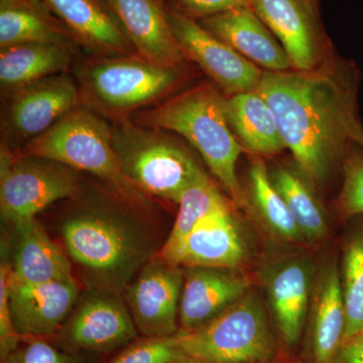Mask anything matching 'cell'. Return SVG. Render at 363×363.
Instances as JSON below:
<instances>
[{
  "label": "cell",
  "mask_w": 363,
  "mask_h": 363,
  "mask_svg": "<svg viewBox=\"0 0 363 363\" xmlns=\"http://www.w3.org/2000/svg\"><path fill=\"white\" fill-rule=\"evenodd\" d=\"M172 30L186 61L199 67L228 96L257 90L264 72L226 43L205 30L197 21L168 6Z\"/></svg>",
  "instance_id": "cell-10"
},
{
  "label": "cell",
  "mask_w": 363,
  "mask_h": 363,
  "mask_svg": "<svg viewBox=\"0 0 363 363\" xmlns=\"http://www.w3.org/2000/svg\"><path fill=\"white\" fill-rule=\"evenodd\" d=\"M315 2H317V4H319V0H314Z\"/></svg>",
  "instance_id": "cell-39"
},
{
  "label": "cell",
  "mask_w": 363,
  "mask_h": 363,
  "mask_svg": "<svg viewBox=\"0 0 363 363\" xmlns=\"http://www.w3.org/2000/svg\"><path fill=\"white\" fill-rule=\"evenodd\" d=\"M183 272L160 259H150L125 289L124 297L143 337L178 333Z\"/></svg>",
  "instance_id": "cell-12"
},
{
  "label": "cell",
  "mask_w": 363,
  "mask_h": 363,
  "mask_svg": "<svg viewBox=\"0 0 363 363\" xmlns=\"http://www.w3.org/2000/svg\"><path fill=\"white\" fill-rule=\"evenodd\" d=\"M168 6L178 13L199 21L245 4L241 0H168Z\"/></svg>",
  "instance_id": "cell-34"
},
{
  "label": "cell",
  "mask_w": 363,
  "mask_h": 363,
  "mask_svg": "<svg viewBox=\"0 0 363 363\" xmlns=\"http://www.w3.org/2000/svg\"><path fill=\"white\" fill-rule=\"evenodd\" d=\"M9 308L21 338H42L61 329L79 295L76 279L50 284H26L9 274Z\"/></svg>",
  "instance_id": "cell-15"
},
{
  "label": "cell",
  "mask_w": 363,
  "mask_h": 363,
  "mask_svg": "<svg viewBox=\"0 0 363 363\" xmlns=\"http://www.w3.org/2000/svg\"><path fill=\"white\" fill-rule=\"evenodd\" d=\"M257 90L274 112L286 149L312 185L323 183L335 162L344 164L363 135L353 66L266 71Z\"/></svg>",
  "instance_id": "cell-1"
},
{
  "label": "cell",
  "mask_w": 363,
  "mask_h": 363,
  "mask_svg": "<svg viewBox=\"0 0 363 363\" xmlns=\"http://www.w3.org/2000/svg\"><path fill=\"white\" fill-rule=\"evenodd\" d=\"M25 156L47 157L104 182L117 197L130 204L147 196L126 179L112 145L111 121L84 105L62 117L51 128L18 150Z\"/></svg>",
  "instance_id": "cell-5"
},
{
  "label": "cell",
  "mask_w": 363,
  "mask_h": 363,
  "mask_svg": "<svg viewBox=\"0 0 363 363\" xmlns=\"http://www.w3.org/2000/svg\"><path fill=\"white\" fill-rule=\"evenodd\" d=\"M343 184L339 206L346 216L363 215V150L357 145L342 166Z\"/></svg>",
  "instance_id": "cell-31"
},
{
  "label": "cell",
  "mask_w": 363,
  "mask_h": 363,
  "mask_svg": "<svg viewBox=\"0 0 363 363\" xmlns=\"http://www.w3.org/2000/svg\"><path fill=\"white\" fill-rule=\"evenodd\" d=\"M111 123L121 171L143 194L177 203L189 187L207 176L174 133L138 125L130 118Z\"/></svg>",
  "instance_id": "cell-6"
},
{
  "label": "cell",
  "mask_w": 363,
  "mask_h": 363,
  "mask_svg": "<svg viewBox=\"0 0 363 363\" xmlns=\"http://www.w3.org/2000/svg\"><path fill=\"white\" fill-rule=\"evenodd\" d=\"M247 247L230 202L207 215L166 260L175 267L233 269L242 264Z\"/></svg>",
  "instance_id": "cell-16"
},
{
  "label": "cell",
  "mask_w": 363,
  "mask_h": 363,
  "mask_svg": "<svg viewBox=\"0 0 363 363\" xmlns=\"http://www.w3.org/2000/svg\"><path fill=\"white\" fill-rule=\"evenodd\" d=\"M176 335V334H175ZM143 337L131 342L109 363H171L185 357L176 336Z\"/></svg>",
  "instance_id": "cell-30"
},
{
  "label": "cell",
  "mask_w": 363,
  "mask_h": 363,
  "mask_svg": "<svg viewBox=\"0 0 363 363\" xmlns=\"http://www.w3.org/2000/svg\"><path fill=\"white\" fill-rule=\"evenodd\" d=\"M357 145H359V147H362V149L363 150V135L359 138V140H358Z\"/></svg>",
  "instance_id": "cell-38"
},
{
  "label": "cell",
  "mask_w": 363,
  "mask_h": 363,
  "mask_svg": "<svg viewBox=\"0 0 363 363\" xmlns=\"http://www.w3.org/2000/svg\"><path fill=\"white\" fill-rule=\"evenodd\" d=\"M226 113L231 130L243 149L267 156L286 149L274 112L259 90L227 97Z\"/></svg>",
  "instance_id": "cell-24"
},
{
  "label": "cell",
  "mask_w": 363,
  "mask_h": 363,
  "mask_svg": "<svg viewBox=\"0 0 363 363\" xmlns=\"http://www.w3.org/2000/svg\"><path fill=\"white\" fill-rule=\"evenodd\" d=\"M242 1V4H245V6H250V4H252V0H241Z\"/></svg>",
  "instance_id": "cell-37"
},
{
  "label": "cell",
  "mask_w": 363,
  "mask_h": 363,
  "mask_svg": "<svg viewBox=\"0 0 363 363\" xmlns=\"http://www.w3.org/2000/svg\"><path fill=\"white\" fill-rule=\"evenodd\" d=\"M228 203L225 196L208 175L193 184L177 202L179 211L175 223L166 242L157 253V259L162 262L168 260L204 217Z\"/></svg>",
  "instance_id": "cell-26"
},
{
  "label": "cell",
  "mask_w": 363,
  "mask_h": 363,
  "mask_svg": "<svg viewBox=\"0 0 363 363\" xmlns=\"http://www.w3.org/2000/svg\"><path fill=\"white\" fill-rule=\"evenodd\" d=\"M1 116V145L18 152L81 104L72 73L58 74L9 93Z\"/></svg>",
  "instance_id": "cell-9"
},
{
  "label": "cell",
  "mask_w": 363,
  "mask_h": 363,
  "mask_svg": "<svg viewBox=\"0 0 363 363\" xmlns=\"http://www.w3.org/2000/svg\"><path fill=\"white\" fill-rule=\"evenodd\" d=\"M226 98L213 83L202 82L136 112L130 119L138 125L169 131L187 140L231 201L245 206L247 198L236 174V164L245 149L229 125Z\"/></svg>",
  "instance_id": "cell-3"
},
{
  "label": "cell",
  "mask_w": 363,
  "mask_h": 363,
  "mask_svg": "<svg viewBox=\"0 0 363 363\" xmlns=\"http://www.w3.org/2000/svg\"><path fill=\"white\" fill-rule=\"evenodd\" d=\"M26 43L76 44L45 0H0V49Z\"/></svg>",
  "instance_id": "cell-22"
},
{
  "label": "cell",
  "mask_w": 363,
  "mask_h": 363,
  "mask_svg": "<svg viewBox=\"0 0 363 363\" xmlns=\"http://www.w3.org/2000/svg\"><path fill=\"white\" fill-rule=\"evenodd\" d=\"M272 313L286 344L298 343L304 329L310 294L309 267L292 260L274 269L267 281Z\"/></svg>",
  "instance_id": "cell-23"
},
{
  "label": "cell",
  "mask_w": 363,
  "mask_h": 363,
  "mask_svg": "<svg viewBox=\"0 0 363 363\" xmlns=\"http://www.w3.org/2000/svg\"><path fill=\"white\" fill-rule=\"evenodd\" d=\"M171 363H205L201 362V360L196 359L194 357H188V355H185V357L179 358V359L175 360V362Z\"/></svg>",
  "instance_id": "cell-36"
},
{
  "label": "cell",
  "mask_w": 363,
  "mask_h": 363,
  "mask_svg": "<svg viewBox=\"0 0 363 363\" xmlns=\"http://www.w3.org/2000/svg\"><path fill=\"white\" fill-rule=\"evenodd\" d=\"M271 176L274 187L284 198L303 236L308 240H319L326 233L323 211L309 186L296 172L279 166Z\"/></svg>",
  "instance_id": "cell-27"
},
{
  "label": "cell",
  "mask_w": 363,
  "mask_h": 363,
  "mask_svg": "<svg viewBox=\"0 0 363 363\" xmlns=\"http://www.w3.org/2000/svg\"><path fill=\"white\" fill-rule=\"evenodd\" d=\"M76 44L26 43L0 49L2 96L58 74L71 73L79 60Z\"/></svg>",
  "instance_id": "cell-20"
},
{
  "label": "cell",
  "mask_w": 363,
  "mask_h": 363,
  "mask_svg": "<svg viewBox=\"0 0 363 363\" xmlns=\"http://www.w3.org/2000/svg\"><path fill=\"white\" fill-rule=\"evenodd\" d=\"M89 56L136 54L101 0H45ZM138 55V54H136Z\"/></svg>",
  "instance_id": "cell-19"
},
{
  "label": "cell",
  "mask_w": 363,
  "mask_h": 363,
  "mask_svg": "<svg viewBox=\"0 0 363 363\" xmlns=\"http://www.w3.org/2000/svg\"><path fill=\"white\" fill-rule=\"evenodd\" d=\"M16 252L11 264V278L26 284H50L74 281L70 262L52 242L37 218L13 226Z\"/></svg>",
  "instance_id": "cell-21"
},
{
  "label": "cell",
  "mask_w": 363,
  "mask_h": 363,
  "mask_svg": "<svg viewBox=\"0 0 363 363\" xmlns=\"http://www.w3.org/2000/svg\"><path fill=\"white\" fill-rule=\"evenodd\" d=\"M182 352L205 363H259L276 350L264 308L252 294L195 330L179 331Z\"/></svg>",
  "instance_id": "cell-7"
},
{
  "label": "cell",
  "mask_w": 363,
  "mask_h": 363,
  "mask_svg": "<svg viewBox=\"0 0 363 363\" xmlns=\"http://www.w3.org/2000/svg\"><path fill=\"white\" fill-rule=\"evenodd\" d=\"M138 56L174 66L186 59L172 30L168 0H101Z\"/></svg>",
  "instance_id": "cell-14"
},
{
  "label": "cell",
  "mask_w": 363,
  "mask_h": 363,
  "mask_svg": "<svg viewBox=\"0 0 363 363\" xmlns=\"http://www.w3.org/2000/svg\"><path fill=\"white\" fill-rule=\"evenodd\" d=\"M72 72L81 104L111 123L162 104L180 91L188 75L184 64L161 65L136 54L87 55Z\"/></svg>",
  "instance_id": "cell-4"
},
{
  "label": "cell",
  "mask_w": 363,
  "mask_h": 363,
  "mask_svg": "<svg viewBox=\"0 0 363 363\" xmlns=\"http://www.w3.org/2000/svg\"><path fill=\"white\" fill-rule=\"evenodd\" d=\"M250 286L247 278L231 269L191 267L182 289L181 331L195 330L219 316L242 298Z\"/></svg>",
  "instance_id": "cell-18"
},
{
  "label": "cell",
  "mask_w": 363,
  "mask_h": 363,
  "mask_svg": "<svg viewBox=\"0 0 363 363\" xmlns=\"http://www.w3.org/2000/svg\"><path fill=\"white\" fill-rule=\"evenodd\" d=\"M67 351L111 352L138 337V329L119 294L96 291L82 301L60 329Z\"/></svg>",
  "instance_id": "cell-11"
},
{
  "label": "cell",
  "mask_w": 363,
  "mask_h": 363,
  "mask_svg": "<svg viewBox=\"0 0 363 363\" xmlns=\"http://www.w3.org/2000/svg\"><path fill=\"white\" fill-rule=\"evenodd\" d=\"M250 9L278 39L294 70L310 72L321 65L327 40L314 0H252Z\"/></svg>",
  "instance_id": "cell-13"
},
{
  "label": "cell",
  "mask_w": 363,
  "mask_h": 363,
  "mask_svg": "<svg viewBox=\"0 0 363 363\" xmlns=\"http://www.w3.org/2000/svg\"><path fill=\"white\" fill-rule=\"evenodd\" d=\"M82 192L78 171L38 156H25L1 145L0 149V212L9 225L37 218L62 200Z\"/></svg>",
  "instance_id": "cell-8"
},
{
  "label": "cell",
  "mask_w": 363,
  "mask_h": 363,
  "mask_svg": "<svg viewBox=\"0 0 363 363\" xmlns=\"http://www.w3.org/2000/svg\"><path fill=\"white\" fill-rule=\"evenodd\" d=\"M81 201L62 223L67 250L95 291L121 294L150 260L149 235L106 197Z\"/></svg>",
  "instance_id": "cell-2"
},
{
  "label": "cell",
  "mask_w": 363,
  "mask_h": 363,
  "mask_svg": "<svg viewBox=\"0 0 363 363\" xmlns=\"http://www.w3.org/2000/svg\"><path fill=\"white\" fill-rule=\"evenodd\" d=\"M250 197L260 217L271 227L274 233L290 241L303 240L288 205L274 187L266 164L255 159L250 169Z\"/></svg>",
  "instance_id": "cell-28"
},
{
  "label": "cell",
  "mask_w": 363,
  "mask_h": 363,
  "mask_svg": "<svg viewBox=\"0 0 363 363\" xmlns=\"http://www.w3.org/2000/svg\"><path fill=\"white\" fill-rule=\"evenodd\" d=\"M1 363H90L84 355L60 350L40 338H25Z\"/></svg>",
  "instance_id": "cell-32"
},
{
  "label": "cell",
  "mask_w": 363,
  "mask_h": 363,
  "mask_svg": "<svg viewBox=\"0 0 363 363\" xmlns=\"http://www.w3.org/2000/svg\"><path fill=\"white\" fill-rule=\"evenodd\" d=\"M329 363H363V331L343 340Z\"/></svg>",
  "instance_id": "cell-35"
},
{
  "label": "cell",
  "mask_w": 363,
  "mask_h": 363,
  "mask_svg": "<svg viewBox=\"0 0 363 363\" xmlns=\"http://www.w3.org/2000/svg\"><path fill=\"white\" fill-rule=\"evenodd\" d=\"M198 23L266 71L286 72L294 69L283 45L250 6H240Z\"/></svg>",
  "instance_id": "cell-17"
},
{
  "label": "cell",
  "mask_w": 363,
  "mask_h": 363,
  "mask_svg": "<svg viewBox=\"0 0 363 363\" xmlns=\"http://www.w3.org/2000/svg\"><path fill=\"white\" fill-rule=\"evenodd\" d=\"M341 286L345 307V340L363 331V222L344 247Z\"/></svg>",
  "instance_id": "cell-29"
},
{
  "label": "cell",
  "mask_w": 363,
  "mask_h": 363,
  "mask_svg": "<svg viewBox=\"0 0 363 363\" xmlns=\"http://www.w3.org/2000/svg\"><path fill=\"white\" fill-rule=\"evenodd\" d=\"M341 276L333 267L325 274L320 285L315 309L313 351L317 363H329L341 343L345 331Z\"/></svg>",
  "instance_id": "cell-25"
},
{
  "label": "cell",
  "mask_w": 363,
  "mask_h": 363,
  "mask_svg": "<svg viewBox=\"0 0 363 363\" xmlns=\"http://www.w3.org/2000/svg\"><path fill=\"white\" fill-rule=\"evenodd\" d=\"M11 264L2 262L0 267V355L4 359L20 345L21 338L14 328L9 308V274Z\"/></svg>",
  "instance_id": "cell-33"
}]
</instances>
